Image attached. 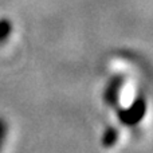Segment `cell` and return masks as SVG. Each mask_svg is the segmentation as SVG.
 I'll return each instance as SVG.
<instances>
[{"label":"cell","mask_w":153,"mask_h":153,"mask_svg":"<svg viewBox=\"0 0 153 153\" xmlns=\"http://www.w3.org/2000/svg\"><path fill=\"white\" fill-rule=\"evenodd\" d=\"M5 136H7V124H5L4 120L0 118V148H1L3 143H4Z\"/></svg>","instance_id":"5b68a950"},{"label":"cell","mask_w":153,"mask_h":153,"mask_svg":"<svg viewBox=\"0 0 153 153\" xmlns=\"http://www.w3.org/2000/svg\"><path fill=\"white\" fill-rule=\"evenodd\" d=\"M146 110V102L144 98L138 97L137 100L133 102V105L130 108H128L126 110H122L118 113V117L124 124L126 125H134L140 121L144 117Z\"/></svg>","instance_id":"6da1fadb"},{"label":"cell","mask_w":153,"mask_h":153,"mask_svg":"<svg viewBox=\"0 0 153 153\" xmlns=\"http://www.w3.org/2000/svg\"><path fill=\"white\" fill-rule=\"evenodd\" d=\"M12 31V24L8 19H0V43L5 42Z\"/></svg>","instance_id":"277c9868"},{"label":"cell","mask_w":153,"mask_h":153,"mask_svg":"<svg viewBox=\"0 0 153 153\" xmlns=\"http://www.w3.org/2000/svg\"><path fill=\"white\" fill-rule=\"evenodd\" d=\"M122 83H124V81H122L121 76H116V78L109 83L108 89H106V91H105V100L109 105H114V103L118 101V94H120V91H121Z\"/></svg>","instance_id":"7a4b0ae2"},{"label":"cell","mask_w":153,"mask_h":153,"mask_svg":"<svg viewBox=\"0 0 153 153\" xmlns=\"http://www.w3.org/2000/svg\"><path fill=\"white\" fill-rule=\"evenodd\" d=\"M117 138H118V132H117L114 128H109V129H106L105 134H103V146H106V148H110V146H113L114 144L117 143Z\"/></svg>","instance_id":"3957f363"}]
</instances>
